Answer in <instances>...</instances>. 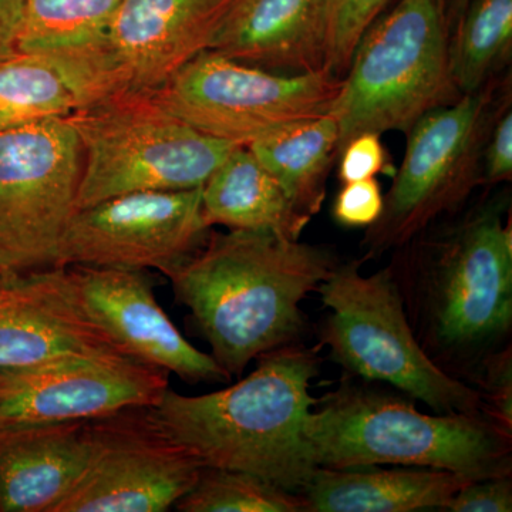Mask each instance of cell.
<instances>
[{
	"mask_svg": "<svg viewBox=\"0 0 512 512\" xmlns=\"http://www.w3.org/2000/svg\"><path fill=\"white\" fill-rule=\"evenodd\" d=\"M80 178L82 148L69 119L0 131V274L57 265Z\"/></svg>",
	"mask_w": 512,
	"mask_h": 512,
	"instance_id": "cell-10",
	"label": "cell"
},
{
	"mask_svg": "<svg viewBox=\"0 0 512 512\" xmlns=\"http://www.w3.org/2000/svg\"><path fill=\"white\" fill-rule=\"evenodd\" d=\"M505 200L420 232L389 265L414 336L447 375L470 384L512 336V224Z\"/></svg>",
	"mask_w": 512,
	"mask_h": 512,
	"instance_id": "cell-1",
	"label": "cell"
},
{
	"mask_svg": "<svg viewBox=\"0 0 512 512\" xmlns=\"http://www.w3.org/2000/svg\"><path fill=\"white\" fill-rule=\"evenodd\" d=\"M342 84L326 69L276 74L205 49L150 97L201 133L249 146L328 116Z\"/></svg>",
	"mask_w": 512,
	"mask_h": 512,
	"instance_id": "cell-9",
	"label": "cell"
},
{
	"mask_svg": "<svg viewBox=\"0 0 512 512\" xmlns=\"http://www.w3.org/2000/svg\"><path fill=\"white\" fill-rule=\"evenodd\" d=\"M121 0H25L16 52L40 57L69 84L79 109L103 100L104 47Z\"/></svg>",
	"mask_w": 512,
	"mask_h": 512,
	"instance_id": "cell-19",
	"label": "cell"
},
{
	"mask_svg": "<svg viewBox=\"0 0 512 512\" xmlns=\"http://www.w3.org/2000/svg\"><path fill=\"white\" fill-rule=\"evenodd\" d=\"M512 177V113L511 106L495 120L483 153V184L497 185Z\"/></svg>",
	"mask_w": 512,
	"mask_h": 512,
	"instance_id": "cell-31",
	"label": "cell"
},
{
	"mask_svg": "<svg viewBox=\"0 0 512 512\" xmlns=\"http://www.w3.org/2000/svg\"><path fill=\"white\" fill-rule=\"evenodd\" d=\"M476 478L426 467L318 468L301 495L303 512L443 510Z\"/></svg>",
	"mask_w": 512,
	"mask_h": 512,
	"instance_id": "cell-20",
	"label": "cell"
},
{
	"mask_svg": "<svg viewBox=\"0 0 512 512\" xmlns=\"http://www.w3.org/2000/svg\"><path fill=\"white\" fill-rule=\"evenodd\" d=\"M92 454L87 421L0 426V512H53Z\"/></svg>",
	"mask_w": 512,
	"mask_h": 512,
	"instance_id": "cell-18",
	"label": "cell"
},
{
	"mask_svg": "<svg viewBox=\"0 0 512 512\" xmlns=\"http://www.w3.org/2000/svg\"><path fill=\"white\" fill-rule=\"evenodd\" d=\"M320 349L298 342L266 352L245 379L218 392L185 396L168 387L151 410L202 466L244 471L301 494L318 470L303 424L318 403L311 387Z\"/></svg>",
	"mask_w": 512,
	"mask_h": 512,
	"instance_id": "cell-3",
	"label": "cell"
},
{
	"mask_svg": "<svg viewBox=\"0 0 512 512\" xmlns=\"http://www.w3.org/2000/svg\"><path fill=\"white\" fill-rule=\"evenodd\" d=\"M66 356L126 355L84 312L67 266L0 276V370Z\"/></svg>",
	"mask_w": 512,
	"mask_h": 512,
	"instance_id": "cell-16",
	"label": "cell"
},
{
	"mask_svg": "<svg viewBox=\"0 0 512 512\" xmlns=\"http://www.w3.org/2000/svg\"><path fill=\"white\" fill-rule=\"evenodd\" d=\"M512 47V0H473L450 37V66L461 96L494 79Z\"/></svg>",
	"mask_w": 512,
	"mask_h": 512,
	"instance_id": "cell-23",
	"label": "cell"
},
{
	"mask_svg": "<svg viewBox=\"0 0 512 512\" xmlns=\"http://www.w3.org/2000/svg\"><path fill=\"white\" fill-rule=\"evenodd\" d=\"M480 394L485 416L512 433V346L487 357L470 383Z\"/></svg>",
	"mask_w": 512,
	"mask_h": 512,
	"instance_id": "cell-27",
	"label": "cell"
},
{
	"mask_svg": "<svg viewBox=\"0 0 512 512\" xmlns=\"http://www.w3.org/2000/svg\"><path fill=\"white\" fill-rule=\"evenodd\" d=\"M174 508L181 512H303V503L301 495L254 474L204 467L197 483Z\"/></svg>",
	"mask_w": 512,
	"mask_h": 512,
	"instance_id": "cell-25",
	"label": "cell"
},
{
	"mask_svg": "<svg viewBox=\"0 0 512 512\" xmlns=\"http://www.w3.org/2000/svg\"><path fill=\"white\" fill-rule=\"evenodd\" d=\"M318 468L403 466L476 478L512 476V433L485 414L423 413L413 399L345 375L303 424Z\"/></svg>",
	"mask_w": 512,
	"mask_h": 512,
	"instance_id": "cell-4",
	"label": "cell"
},
{
	"mask_svg": "<svg viewBox=\"0 0 512 512\" xmlns=\"http://www.w3.org/2000/svg\"><path fill=\"white\" fill-rule=\"evenodd\" d=\"M384 195L375 178L343 184L332 205L338 224L348 228H369L382 214Z\"/></svg>",
	"mask_w": 512,
	"mask_h": 512,
	"instance_id": "cell-28",
	"label": "cell"
},
{
	"mask_svg": "<svg viewBox=\"0 0 512 512\" xmlns=\"http://www.w3.org/2000/svg\"><path fill=\"white\" fill-rule=\"evenodd\" d=\"M390 0H329V47L326 69L343 79L360 37Z\"/></svg>",
	"mask_w": 512,
	"mask_h": 512,
	"instance_id": "cell-26",
	"label": "cell"
},
{
	"mask_svg": "<svg viewBox=\"0 0 512 512\" xmlns=\"http://www.w3.org/2000/svg\"><path fill=\"white\" fill-rule=\"evenodd\" d=\"M168 377L127 356H66L0 370V426L87 421L156 406Z\"/></svg>",
	"mask_w": 512,
	"mask_h": 512,
	"instance_id": "cell-13",
	"label": "cell"
},
{
	"mask_svg": "<svg viewBox=\"0 0 512 512\" xmlns=\"http://www.w3.org/2000/svg\"><path fill=\"white\" fill-rule=\"evenodd\" d=\"M362 264H338L319 285L329 311L320 348L345 375L386 384L433 413L485 414L477 390L443 372L417 342L389 266L365 275Z\"/></svg>",
	"mask_w": 512,
	"mask_h": 512,
	"instance_id": "cell-6",
	"label": "cell"
},
{
	"mask_svg": "<svg viewBox=\"0 0 512 512\" xmlns=\"http://www.w3.org/2000/svg\"><path fill=\"white\" fill-rule=\"evenodd\" d=\"M441 0H400L360 37L330 116L338 156L357 134L409 133L430 111L460 99Z\"/></svg>",
	"mask_w": 512,
	"mask_h": 512,
	"instance_id": "cell-5",
	"label": "cell"
},
{
	"mask_svg": "<svg viewBox=\"0 0 512 512\" xmlns=\"http://www.w3.org/2000/svg\"><path fill=\"white\" fill-rule=\"evenodd\" d=\"M89 423V463L53 512H165L200 478L204 466L163 429L151 406Z\"/></svg>",
	"mask_w": 512,
	"mask_h": 512,
	"instance_id": "cell-11",
	"label": "cell"
},
{
	"mask_svg": "<svg viewBox=\"0 0 512 512\" xmlns=\"http://www.w3.org/2000/svg\"><path fill=\"white\" fill-rule=\"evenodd\" d=\"M232 0H121L104 47L103 100L151 96L208 43Z\"/></svg>",
	"mask_w": 512,
	"mask_h": 512,
	"instance_id": "cell-14",
	"label": "cell"
},
{
	"mask_svg": "<svg viewBox=\"0 0 512 512\" xmlns=\"http://www.w3.org/2000/svg\"><path fill=\"white\" fill-rule=\"evenodd\" d=\"M510 99L500 103L494 79L448 106L424 114L407 133L406 154L384 195L382 214L366 228L363 259L379 258L463 207L483 184L488 134Z\"/></svg>",
	"mask_w": 512,
	"mask_h": 512,
	"instance_id": "cell-8",
	"label": "cell"
},
{
	"mask_svg": "<svg viewBox=\"0 0 512 512\" xmlns=\"http://www.w3.org/2000/svg\"><path fill=\"white\" fill-rule=\"evenodd\" d=\"M201 191L131 192L74 211L56 266L157 269L168 278L210 235Z\"/></svg>",
	"mask_w": 512,
	"mask_h": 512,
	"instance_id": "cell-12",
	"label": "cell"
},
{
	"mask_svg": "<svg viewBox=\"0 0 512 512\" xmlns=\"http://www.w3.org/2000/svg\"><path fill=\"white\" fill-rule=\"evenodd\" d=\"M0 276H2V274H0Z\"/></svg>",
	"mask_w": 512,
	"mask_h": 512,
	"instance_id": "cell-34",
	"label": "cell"
},
{
	"mask_svg": "<svg viewBox=\"0 0 512 512\" xmlns=\"http://www.w3.org/2000/svg\"><path fill=\"white\" fill-rule=\"evenodd\" d=\"M23 2L25 0H0V57L16 52Z\"/></svg>",
	"mask_w": 512,
	"mask_h": 512,
	"instance_id": "cell-32",
	"label": "cell"
},
{
	"mask_svg": "<svg viewBox=\"0 0 512 512\" xmlns=\"http://www.w3.org/2000/svg\"><path fill=\"white\" fill-rule=\"evenodd\" d=\"M382 134H357L343 147L339 158V180L342 184L375 178L377 174L394 175L392 163L384 148Z\"/></svg>",
	"mask_w": 512,
	"mask_h": 512,
	"instance_id": "cell-29",
	"label": "cell"
},
{
	"mask_svg": "<svg viewBox=\"0 0 512 512\" xmlns=\"http://www.w3.org/2000/svg\"><path fill=\"white\" fill-rule=\"evenodd\" d=\"M84 312L124 353L190 384L227 383L214 357L191 345L158 305L147 271L67 266Z\"/></svg>",
	"mask_w": 512,
	"mask_h": 512,
	"instance_id": "cell-15",
	"label": "cell"
},
{
	"mask_svg": "<svg viewBox=\"0 0 512 512\" xmlns=\"http://www.w3.org/2000/svg\"><path fill=\"white\" fill-rule=\"evenodd\" d=\"M67 119L82 148L76 210L131 192L200 188L239 146L195 130L150 96L100 101Z\"/></svg>",
	"mask_w": 512,
	"mask_h": 512,
	"instance_id": "cell-7",
	"label": "cell"
},
{
	"mask_svg": "<svg viewBox=\"0 0 512 512\" xmlns=\"http://www.w3.org/2000/svg\"><path fill=\"white\" fill-rule=\"evenodd\" d=\"M471 2H473V0H441L450 37L454 28L457 26L458 20L464 15V12H466Z\"/></svg>",
	"mask_w": 512,
	"mask_h": 512,
	"instance_id": "cell-33",
	"label": "cell"
},
{
	"mask_svg": "<svg viewBox=\"0 0 512 512\" xmlns=\"http://www.w3.org/2000/svg\"><path fill=\"white\" fill-rule=\"evenodd\" d=\"M79 109L69 84L40 57H0V131L67 119Z\"/></svg>",
	"mask_w": 512,
	"mask_h": 512,
	"instance_id": "cell-24",
	"label": "cell"
},
{
	"mask_svg": "<svg viewBox=\"0 0 512 512\" xmlns=\"http://www.w3.org/2000/svg\"><path fill=\"white\" fill-rule=\"evenodd\" d=\"M201 211L210 228L269 231L292 241L312 220L247 146L235 148L202 185Z\"/></svg>",
	"mask_w": 512,
	"mask_h": 512,
	"instance_id": "cell-21",
	"label": "cell"
},
{
	"mask_svg": "<svg viewBox=\"0 0 512 512\" xmlns=\"http://www.w3.org/2000/svg\"><path fill=\"white\" fill-rule=\"evenodd\" d=\"M338 264L329 249L301 239L228 229L210 232L168 279L215 362L239 377L264 353L303 342L301 303Z\"/></svg>",
	"mask_w": 512,
	"mask_h": 512,
	"instance_id": "cell-2",
	"label": "cell"
},
{
	"mask_svg": "<svg viewBox=\"0 0 512 512\" xmlns=\"http://www.w3.org/2000/svg\"><path fill=\"white\" fill-rule=\"evenodd\" d=\"M441 511L511 512L512 478L497 476L471 481L458 490Z\"/></svg>",
	"mask_w": 512,
	"mask_h": 512,
	"instance_id": "cell-30",
	"label": "cell"
},
{
	"mask_svg": "<svg viewBox=\"0 0 512 512\" xmlns=\"http://www.w3.org/2000/svg\"><path fill=\"white\" fill-rule=\"evenodd\" d=\"M328 47L329 0H232L208 43L228 59L295 73L326 69Z\"/></svg>",
	"mask_w": 512,
	"mask_h": 512,
	"instance_id": "cell-17",
	"label": "cell"
},
{
	"mask_svg": "<svg viewBox=\"0 0 512 512\" xmlns=\"http://www.w3.org/2000/svg\"><path fill=\"white\" fill-rule=\"evenodd\" d=\"M338 124L330 114L303 121L247 146L303 214L322 210L333 161L338 158Z\"/></svg>",
	"mask_w": 512,
	"mask_h": 512,
	"instance_id": "cell-22",
	"label": "cell"
}]
</instances>
